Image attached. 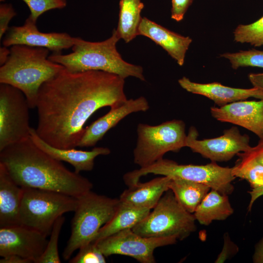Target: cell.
<instances>
[{"instance_id": "1", "label": "cell", "mask_w": 263, "mask_h": 263, "mask_svg": "<svg viewBox=\"0 0 263 263\" xmlns=\"http://www.w3.org/2000/svg\"><path fill=\"white\" fill-rule=\"evenodd\" d=\"M125 79L101 71L72 72L65 68L40 87L36 108L38 135L60 149L77 147L86 122L97 110L117 108L128 99Z\"/></svg>"}, {"instance_id": "2", "label": "cell", "mask_w": 263, "mask_h": 263, "mask_svg": "<svg viewBox=\"0 0 263 263\" xmlns=\"http://www.w3.org/2000/svg\"><path fill=\"white\" fill-rule=\"evenodd\" d=\"M39 149L29 138L0 151V163L19 186L58 192L78 198L92 190V183L72 171Z\"/></svg>"}, {"instance_id": "3", "label": "cell", "mask_w": 263, "mask_h": 263, "mask_svg": "<svg viewBox=\"0 0 263 263\" xmlns=\"http://www.w3.org/2000/svg\"><path fill=\"white\" fill-rule=\"evenodd\" d=\"M10 49L8 59L0 67V83L19 89L30 108H36L40 87L64 67L50 60V50L45 48L15 45Z\"/></svg>"}, {"instance_id": "4", "label": "cell", "mask_w": 263, "mask_h": 263, "mask_svg": "<svg viewBox=\"0 0 263 263\" xmlns=\"http://www.w3.org/2000/svg\"><path fill=\"white\" fill-rule=\"evenodd\" d=\"M120 39L116 29L105 40L91 42L77 37L68 54L53 53L48 58L72 72L101 71L114 74L125 79L129 76L145 81L143 69L125 61L116 48Z\"/></svg>"}, {"instance_id": "5", "label": "cell", "mask_w": 263, "mask_h": 263, "mask_svg": "<svg viewBox=\"0 0 263 263\" xmlns=\"http://www.w3.org/2000/svg\"><path fill=\"white\" fill-rule=\"evenodd\" d=\"M232 169V168L221 167L214 162L205 165H180L163 158L147 167L127 172L123 180L130 187L140 182L141 177L148 174L168 176L203 184L228 195L234 191L232 182L236 178Z\"/></svg>"}, {"instance_id": "6", "label": "cell", "mask_w": 263, "mask_h": 263, "mask_svg": "<svg viewBox=\"0 0 263 263\" xmlns=\"http://www.w3.org/2000/svg\"><path fill=\"white\" fill-rule=\"evenodd\" d=\"M77 198L71 235L62 253L65 260L94 240L100 228L112 218L120 203L119 199L98 194L92 190Z\"/></svg>"}, {"instance_id": "7", "label": "cell", "mask_w": 263, "mask_h": 263, "mask_svg": "<svg viewBox=\"0 0 263 263\" xmlns=\"http://www.w3.org/2000/svg\"><path fill=\"white\" fill-rule=\"evenodd\" d=\"M132 230L146 237H172L183 240L196 230L193 213L187 211L169 189Z\"/></svg>"}, {"instance_id": "8", "label": "cell", "mask_w": 263, "mask_h": 263, "mask_svg": "<svg viewBox=\"0 0 263 263\" xmlns=\"http://www.w3.org/2000/svg\"><path fill=\"white\" fill-rule=\"evenodd\" d=\"M19 211L20 225L50 235L56 220L66 212L75 211L78 200L62 193L23 188Z\"/></svg>"}, {"instance_id": "9", "label": "cell", "mask_w": 263, "mask_h": 263, "mask_svg": "<svg viewBox=\"0 0 263 263\" xmlns=\"http://www.w3.org/2000/svg\"><path fill=\"white\" fill-rule=\"evenodd\" d=\"M133 161L140 168L147 167L163 158L169 151L178 152L186 147L185 124L173 119L151 126L139 123Z\"/></svg>"}, {"instance_id": "10", "label": "cell", "mask_w": 263, "mask_h": 263, "mask_svg": "<svg viewBox=\"0 0 263 263\" xmlns=\"http://www.w3.org/2000/svg\"><path fill=\"white\" fill-rule=\"evenodd\" d=\"M30 109L20 90L0 83V151L30 137Z\"/></svg>"}, {"instance_id": "11", "label": "cell", "mask_w": 263, "mask_h": 263, "mask_svg": "<svg viewBox=\"0 0 263 263\" xmlns=\"http://www.w3.org/2000/svg\"><path fill=\"white\" fill-rule=\"evenodd\" d=\"M177 241L172 237H143L132 229H127L94 243L106 257L122 255L133 258L141 263H154V250L157 247L174 244Z\"/></svg>"}, {"instance_id": "12", "label": "cell", "mask_w": 263, "mask_h": 263, "mask_svg": "<svg viewBox=\"0 0 263 263\" xmlns=\"http://www.w3.org/2000/svg\"><path fill=\"white\" fill-rule=\"evenodd\" d=\"M198 133L194 127L190 128L187 134L186 147L212 162H224L235 155L251 150L247 134H242L238 128L232 127L224 131L220 136L198 139Z\"/></svg>"}, {"instance_id": "13", "label": "cell", "mask_w": 263, "mask_h": 263, "mask_svg": "<svg viewBox=\"0 0 263 263\" xmlns=\"http://www.w3.org/2000/svg\"><path fill=\"white\" fill-rule=\"evenodd\" d=\"M47 237L22 225L0 227V256L16 255L38 263L47 245Z\"/></svg>"}, {"instance_id": "14", "label": "cell", "mask_w": 263, "mask_h": 263, "mask_svg": "<svg viewBox=\"0 0 263 263\" xmlns=\"http://www.w3.org/2000/svg\"><path fill=\"white\" fill-rule=\"evenodd\" d=\"M77 38L67 33L40 32L37 23L28 17L22 25L9 27L4 35L2 43L7 47L24 45L45 48L53 53H61L63 50L72 48Z\"/></svg>"}, {"instance_id": "15", "label": "cell", "mask_w": 263, "mask_h": 263, "mask_svg": "<svg viewBox=\"0 0 263 263\" xmlns=\"http://www.w3.org/2000/svg\"><path fill=\"white\" fill-rule=\"evenodd\" d=\"M210 113L218 121L241 126L259 139L263 138V99L243 100L222 107H213Z\"/></svg>"}, {"instance_id": "16", "label": "cell", "mask_w": 263, "mask_h": 263, "mask_svg": "<svg viewBox=\"0 0 263 263\" xmlns=\"http://www.w3.org/2000/svg\"><path fill=\"white\" fill-rule=\"evenodd\" d=\"M150 108L149 102L144 96L128 99L121 106L111 109L106 114L93 122L85 129L77 147L94 146L105 134L128 115L139 112H146Z\"/></svg>"}, {"instance_id": "17", "label": "cell", "mask_w": 263, "mask_h": 263, "mask_svg": "<svg viewBox=\"0 0 263 263\" xmlns=\"http://www.w3.org/2000/svg\"><path fill=\"white\" fill-rule=\"evenodd\" d=\"M180 86L187 92L204 96L222 107L250 97L263 99V93L253 87L249 89L233 88L218 82L200 83L191 81L186 76L178 80Z\"/></svg>"}, {"instance_id": "18", "label": "cell", "mask_w": 263, "mask_h": 263, "mask_svg": "<svg viewBox=\"0 0 263 263\" xmlns=\"http://www.w3.org/2000/svg\"><path fill=\"white\" fill-rule=\"evenodd\" d=\"M138 35L147 37L160 46L180 66L184 65L186 53L192 41L189 37L172 32L146 17L141 19Z\"/></svg>"}, {"instance_id": "19", "label": "cell", "mask_w": 263, "mask_h": 263, "mask_svg": "<svg viewBox=\"0 0 263 263\" xmlns=\"http://www.w3.org/2000/svg\"><path fill=\"white\" fill-rule=\"evenodd\" d=\"M30 137L39 149L53 158L60 161H65L74 168L76 173L91 171L94 166L95 158L99 155H107L110 150L106 147H94L90 151L72 149H60L51 146L43 141L36 132L35 129L31 128Z\"/></svg>"}, {"instance_id": "20", "label": "cell", "mask_w": 263, "mask_h": 263, "mask_svg": "<svg viewBox=\"0 0 263 263\" xmlns=\"http://www.w3.org/2000/svg\"><path fill=\"white\" fill-rule=\"evenodd\" d=\"M23 191V188L15 182L0 163V227L20 225Z\"/></svg>"}, {"instance_id": "21", "label": "cell", "mask_w": 263, "mask_h": 263, "mask_svg": "<svg viewBox=\"0 0 263 263\" xmlns=\"http://www.w3.org/2000/svg\"><path fill=\"white\" fill-rule=\"evenodd\" d=\"M171 178L157 177L145 183L139 182L121 193L119 200L133 207L153 209L163 194L169 189Z\"/></svg>"}, {"instance_id": "22", "label": "cell", "mask_w": 263, "mask_h": 263, "mask_svg": "<svg viewBox=\"0 0 263 263\" xmlns=\"http://www.w3.org/2000/svg\"><path fill=\"white\" fill-rule=\"evenodd\" d=\"M233 212L228 195L211 189L193 214L201 225H208L213 221L225 220Z\"/></svg>"}, {"instance_id": "23", "label": "cell", "mask_w": 263, "mask_h": 263, "mask_svg": "<svg viewBox=\"0 0 263 263\" xmlns=\"http://www.w3.org/2000/svg\"><path fill=\"white\" fill-rule=\"evenodd\" d=\"M150 210L133 207L120 201L112 218L100 228L92 242H96L125 229H132L143 220Z\"/></svg>"}, {"instance_id": "24", "label": "cell", "mask_w": 263, "mask_h": 263, "mask_svg": "<svg viewBox=\"0 0 263 263\" xmlns=\"http://www.w3.org/2000/svg\"><path fill=\"white\" fill-rule=\"evenodd\" d=\"M117 33L126 43L138 36V28L144 4L141 0H120Z\"/></svg>"}, {"instance_id": "25", "label": "cell", "mask_w": 263, "mask_h": 263, "mask_svg": "<svg viewBox=\"0 0 263 263\" xmlns=\"http://www.w3.org/2000/svg\"><path fill=\"white\" fill-rule=\"evenodd\" d=\"M169 189L182 206L188 212L193 213L211 188L207 185L200 183L179 178H171Z\"/></svg>"}, {"instance_id": "26", "label": "cell", "mask_w": 263, "mask_h": 263, "mask_svg": "<svg viewBox=\"0 0 263 263\" xmlns=\"http://www.w3.org/2000/svg\"><path fill=\"white\" fill-rule=\"evenodd\" d=\"M237 155L239 158L232 167L233 175L246 180L252 188L263 186V164L249 150Z\"/></svg>"}, {"instance_id": "27", "label": "cell", "mask_w": 263, "mask_h": 263, "mask_svg": "<svg viewBox=\"0 0 263 263\" xmlns=\"http://www.w3.org/2000/svg\"><path fill=\"white\" fill-rule=\"evenodd\" d=\"M233 36L236 42L263 46V16L252 23L237 26L233 31Z\"/></svg>"}, {"instance_id": "28", "label": "cell", "mask_w": 263, "mask_h": 263, "mask_svg": "<svg viewBox=\"0 0 263 263\" xmlns=\"http://www.w3.org/2000/svg\"><path fill=\"white\" fill-rule=\"evenodd\" d=\"M221 57L227 59L233 69L254 67L263 68V51L252 49L235 53H225Z\"/></svg>"}, {"instance_id": "29", "label": "cell", "mask_w": 263, "mask_h": 263, "mask_svg": "<svg viewBox=\"0 0 263 263\" xmlns=\"http://www.w3.org/2000/svg\"><path fill=\"white\" fill-rule=\"evenodd\" d=\"M65 219L64 216H61L54 223L50 235V239L38 263H61L58 251V241Z\"/></svg>"}, {"instance_id": "30", "label": "cell", "mask_w": 263, "mask_h": 263, "mask_svg": "<svg viewBox=\"0 0 263 263\" xmlns=\"http://www.w3.org/2000/svg\"><path fill=\"white\" fill-rule=\"evenodd\" d=\"M3 1L5 0H0ZM28 7L29 17L37 23L38 18L45 12L55 9H62L67 5L66 0H21Z\"/></svg>"}, {"instance_id": "31", "label": "cell", "mask_w": 263, "mask_h": 263, "mask_svg": "<svg viewBox=\"0 0 263 263\" xmlns=\"http://www.w3.org/2000/svg\"><path fill=\"white\" fill-rule=\"evenodd\" d=\"M105 256L95 243L90 242L79 249V251L70 261V263H105Z\"/></svg>"}, {"instance_id": "32", "label": "cell", "mask_w": 263, "mask_h": 263, "mask_svg": "<svg viewBox=\"0 0 263 263\" xmlns=\"http://www.w3.org/2000/svg\"><path fill=\"white\" fill-rule=\"evenodd\" d=\"M17 15L11 4L2 3L0 5V39L3 37L8 30L9 23L11 20Z\"/></svg>"}, {"instance_id": "33", "label": "cell", "mask_w": 263, "mask_h": 263, "mask_svg": "<svg viewBox=\"0 0 263 263\" xmlns=\"http://www.w3.org/2000/svg\"><path fill=\"white\" fill-rule=\"evenodd\" d=\"M193 0H172L171 18L179 22L182 20Z\"/></svg>"}, {"instance_id": "34", "label": "cell", "mask_w": 263, "mask_h": 263, "mask_svg": "<svg viewBox=\"0 0 263 263\" xmlns=\"http://www.w3.org/2000/svg\"><path fill=\"white\" fill-rule=\"evenodd\" d=\"M238 250L237 246L229 238L228 235L225 234L224 245L223 250L218 256L215 263H223L230 256L236 254Z\"/></svg>"}, {"instance_id": "35", "label": "cell", "mask_w": 263, "mask_h": 263, "mask_svg": "<svg viewBox=\"0 0 263 263\" xmlns=\"http://www.w3.org/2000/svg\"><path fill=\"white\" fill-rule=\"evenodd\" d=\"M248 77L253 87L263 93V73H251L248 75Z\"/></svg>"}, {"instance_id": "36", "label": "cell", "mask_w": 263, "mask_h": 263, "mask_svg": "<svg viewBox=\"0 0 263 263\" xmlns=\"http://www.w3.org/2000/svg\"><path fill=\"white\" fill-rule=\"evenodd\" d=\"M249 151L258 161L263 164V138L260 139L257 145L252 147Z\"/></svg>"}, {"instance_id": "37", "label": "cell", "mask_w": 263, "mask_h": 263, "mask_svg": "<svg viewBox=\"0 0 263 263\" xmlns=\"http://www.w3.org/2000/svg\"><path fill=\"white\" fill-rule=\"evenodd\" d=\"M253 262L255 263H263V236L255 246Z\"/></svg>"}, {"instance_id": "38", "label": "cell", "mask_w": 263, "mask_h": 263, "mask_svg": "<svg viewBox=\"0 0 263 263\" xmlns=\"http://www.w3.org/2000/svg\"><path fill=\"white\" fill-rule=\"evenodd\" d=\"M250 196V200L248 206V210L250 211L252 208V206L254 202L261 196L263 195V186L252 188V189L248 191Z\"/></svg>"}, {"instance_id": "39", "label": "cell", "mask_w": 263, "mask_h": 263, "mask_svg": "<svg viewBox=\"0 0 263 263\" xmlns=\"http://www.w3.org/2000/svg\"><path fill=\"white\" fill-rule=\"evenodd\" d=\"M0 263H31L30 260L21 256L12 255L2 257L0 260Z\"/></svg>"}, {"instance_id": "40", "label": "cell", "mask_w": 263, "mask_h": 263, "mask_svg": "<svg viewBox=\"0 0 263 263\" xmlns=\"http://www.w3.org/2000/svg\"><path fill=\"white\" fill-rule=\"evenodd\" d=\"M10 54V49L3 46L0 48V65H3L8 59Z\"/></svg>"}]
</instances>
